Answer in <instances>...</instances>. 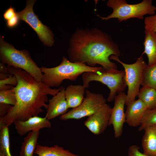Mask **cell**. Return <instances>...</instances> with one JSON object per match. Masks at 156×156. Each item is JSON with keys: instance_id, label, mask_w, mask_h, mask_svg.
<instances>
[{"instance_id": "6", "label": "cell", "mask_w": 156, "mask_h": 156, "mask_svg": "<svg viewBox=\"0 0 156 156\" xmlns=\"http://www.w3.org/2000/svg\"><path fill=\"white\" fill-rule=\"evenodd\" d=\"M83 85L86 88L89 86L90 82L95 81L106 85L110 92L107 101H114L117 94L123 92L127 86L125 79L124 70H107L103 68L97 73L86 72L82 75Z\"/></svg>"}, {"instance_id": "31", "label": "cell", "mask_w": 156, "mask_h": 156, "mask_svg": "<svg viewBox=\"0 0 156 156\" xmlns=\"http://www.w3.org/2000/svg\"><path fill=\"white\" fill-rule=\"evenodd\" d=\"M0 74H9L8 71L7 67L5 66L4 64L2 63H0Z\"/></svg>"}, {"instance_id": "15", "label": "cell", "mask_w": 156, "mask_h": 156, "mask_svg": "<svg viewBox=\"0 0 156 156\" xmlns=\"http://www.w3.org/2000/svg\"><path fill=\"white\" fill-rule=\"evenodd\" d=\"M86 88L83 85H70L65 90L66 99L69 108H75L82 103Z\"/></svg>"}, {"instance_id": "28", "label": "cell", "mask_w": 156, "mask_h": 156, "mask_svg": "<svg viewBox=\"0 0 156 156\" xmlns=\"http://www.w3.org/2000/svg\"><path fill=\"white\" fill-rule=\"evenodd\" d=\"M15 9L11 5L4 12L3 16L4 19L6 21H8L17 15Z\"/></svg>"}, {"instance_id": "29", "label": "cell", "mask_w": 156, "mask_h": 156, "mask_svg": "<svg viewBox=\"0 0 156 156\" xmlns=\"http://www.w3.org/2000/svg\"><path fill=\"white\" fill-rule=\"evenodd\" d=\"M20 20L17 13L15 16L11 19L6 21V24L7 27L10 28H14L18 25Z\"/></svg>"}, {"instance_id": "5", "label": "cell", "mask_w": 156, "mask_h": 156, "mask_svg": "<svg viewBox=\"0 0 156 156\" xmlns=\"http://www.w3.org/2000/svg\"><path fill=\"white\" fill-rule=\"evenodd\" d=\"M152 2V0H144L137 4H129L125 0H109L107 5L112 8V13L106 17L97 15L102 20L116 18L119 22L133 18L144 19L145 15H152L155 13L156 7Z\"/></svg>"}, {"instance_id": "19", "label": "cell", "mask_w": 156, "mask_h": 156, "mask_svg": "<svg viewBox=\"0 0 156 156\" xmlns=\"http://www.w3.org/2000/svg\"><path fill=\"white\" fill-rule=\"evenodd\" d=\"M34 153L36 156H79L58 145L48 146L37 144Z\"/></svg>"}, {"instance_id": "20", "label": "cell", "mask_w": 156, "mask_h": 156, "mask_svg": "<svg viewBox=\"0 0 156 156\" xmlns=\"http://www.w3.org/2000/svg\"><path fill=\"white\" fill-rule=\"evenodd\" d=\"M146 105L147 109L156 108V90L146 86H142L138 96Z\"/></svg>"}, {"instance_id": "3", "label": "cell", "mask_w": 156, "mask_h": 156, "mask_svg": "<svg viewBox=\"0 0 156 156\" xmlns=\"http://www.w3.org/2000/svg\"><path fill=\"white\" fill-rule=\"evenodd\" d=\"M102 68L101 66L92 67L85 64L72 62L63 56L60 64L55 67L48 68L42 66L40 68L42 73L41 81L50 88L58 87L65 79L75 81L85 72L97 73Z\"/></svg>"}, {"instance_id": "16", "label": "cell", "mask_w": 156, "mask_h": 156, "mask_svg": "<svg viewBox=\"0 0 156 156\" xmlns=\"http://www.w3.org/2000/svg\"><path fill=\"white\" fill-rule=\"evenodd\" d=\"M144 130L142 141L143 153L148 156H156V125L147 127Z\"/></svg>"}, {"instance_id": "25", "label": "cell", "mask_w": 156, "mask_h": 156, "mask_svg": "<svg viewBox=\"0 0 156 156\" xmlns=\"http://www.w3.org/2000/svg\"><path fill=\"white\" fill-rule=\"evenodd\" d=\"M17 81L14 75L10 74L9 77L6 79L0 80V90L10 89L16 86Z\"/></svg>"}, {"instance_id": "18", "label": "cell", "mask_w": 156, "mask_h": 156, "mask_svg": "<svg viewBox=\"0 0 156 156\" xmlns=\"http://www.w3.org/2000/svg\"><path fill=\"white\" fill-rule=\"evenodd\" d=\"M39 135V131H33L28 133L22 143L20 156H33Z\"/></svg>"}, {"instance_id": "23", "label": "cell", "mask_w": 156, "mask_h": 156, "mask_svg": "<svg viewBox=\"0 0 156 156\" xmlns=\"http://www.w3.org/2000/svg\"><path fill=\"white\" fill-rule=\"evenodd\" d=\"M156 125V108L147 109L142 118L138 131H141L149 126Z\"/></svg>"}, {"instance_id": "10", "label": "cell", "mask_w": 156, "mask_h": 156, "mask_svg": "<svg viewBox=\"0 0 156 156\" xmlns=\"http://www.w3.org/2000/svg\"><path fill=\"white\" fill-rule=\"evenodd\" d=\"M126 99L127 94L124 92L118 94L114 101V105L112 109L109 126H113L114 136L116 138L121 136L123 125L126 122L124 106Z\"/></svg>"}, {"instance_id": "2", "label": "cell", "mask_w": 156, "mask_h": 156, "mask_svg": "<svg viewBox=\"0 0 156 156\" xmlns=\"http://www.w3.org/2000/svg\"><path fill=\"white\" fill-rule=\"evenodd\" d=\"M67 53L69 60L95 67L99 64L107 70L117 69L111 62L112 55H121L118 45L109 34L96 28L77 29L70 37Z\"/></svg>"}, {"instance_id": "30", "label": "cell", "mask_w": 156, "mask_h": 156, "mask_svg": "<svg viewBox=\"0 0 156 156\" xmlns=\"http://www.w3.org/2000/svg\"><path fill=\"white\" fill-rule=\"evenodd\" d=\"M12 106L9 104L0 103V118L4 117L7 114Z\"/></svg>"}, {"instance_id": "27", "label": "cell", "mask_w": 156, "mask_h": 156, "mask_svg": "<svg viewBox=\"0 0 156 156\" xmlns=\"http://www.w3.org/2000/svg\"><path fill=\"white\" fill-rule=\"evenodd\" d=\"M127 156H148L140 151V147L136 145L130 146L128 149Z\"/></svg>"}, {"instance_id": "12", "label": "cell", "mask_w": 156, "mask_h": 156, "mask_svg": "<svg viewBox=\"0 0 156 156\" xmlns=\"http://www.w3.org/2000/svg\"><path fill=\"white\" fill-rule=\"evenodd\" d=\"M13 123L17 133L21 136L31 131L50 128L52 126L50 120L45 116L41 117L38 116H32L24 121H17Z\"/></svg>"}, {"instance_id": "1", "label": "cell", "mask_w": 156, "mask_h": 156, "mask_svg": "<svg viewBox=\"0 0 156 156\" xmlns=\"http://www.w3.org/2000/svg\"><path fill=\"white\" fill-rule=\"evenodd\" d=\"M7 67L9 73L14 75L17 79V84L14 87L16 102L5 116L0 118V127H8L16 121H24L38 116L44 112L43 107L47 108L48 95H55L62 87L52 89L37 81L22 69L9 65Z\"/></svg>"}, {"instance_id": "8", "label": "cell", "mask_w": 156, "mask_h": 156, "mask_svg": "<svg viewBox=\"0 0 156 156\" xmlns=\"http://www.w3.org/2000/svg\"><path fill=\"white\" fill-rule=\"evenodd\" d=\"M85 94L86 97L81 104L60 116L61 120L79 119L88 117L96 112L106 103L107 99L102 94L92 92L87 90Z\"/></svg>"}, {"instance_id": "21", "label": "cell", "mask_w": 156, "mask_h": 156, "mask_svg": "<svg viewBox=\"0 0 156 156\" xmlns=\"http://www.w3.org/2000/svg\"><path fill=\"white\" fill-rule=\"evenodd\" d=\"M141 85L156 90V64L151 66L147 64L145 67Z\"/></svg>"}, {"instance_id": "9", "label": "cell", "mask_w": 156, "mask_h": 156, "mask_svg": "<svg viewBox=\"0 0 156 156\" xmlns=\"http://www.w3.org/2000/svg\"><path fill=\"white\" fill-rule=\"evenodd\" d=\"M36 0H28L26 1L25 8L17 12L20 20L28 24L36 32L40 40L44 44L51 47L54 44V35L50 29L44 25L34 13L33 6Z\"/></svg>"}, {"instance_id": "14", "label": "cell", "mask_w": 156, "mask_h": 156, "mask_svg": "<svg viewBox=\"0 0 156 156\" xmlns=\"http://www.w3.org/2000/svg\"><path fill=\"white\" fill-rule=\"evenodd\" d=\"M127 106L126 122L131 127L140 126L143 115L147 109L146 105L141 100L138 99Z\"/></svg>"}, {"instance_id": "22", "label": "cell", "mask_w": 156, "mask_h": 156, "mask_svg": "<svg viewBox=\"0 0 156 156\" xmlns=\"http://www.w3.org/2000/svg\"><path fill=\"white\" fill-rule=\"evenodd\" d=\"M0 156H12L10 149L9 129L5 126L0 127Z\"/></svg>"}, {"instance_id": "24", "label": "cell", "mask_w": 156, "mask_h": 156, "mask_svg": "<svg viewBox=\"0 0 156 156\" xmlns=\"http://www.w3.org/2000/svg\"><path fill=\"white\" fill-rule=\"evenodd\" d=\"M16 102L14 87L12 88L0 90V103L14 105Z\"/></svg>"}, {"instance_id": "11", "label": "cell", "mask_w": 156, "mask_h": 156, "mask_svg": "<svg viewBox=\"0 0 156 156\" xmlns=\"http://www.w3.org/2000/svg\"><path fill=\"white\" fill-rule=\"evenodd\" d=\"M112 108L106 103L96 112L88 117L84 125L96 135L103 133L109 126Z\"/></svg>"}, {"instance_id": "13", "label": "cell", "mask_w": 156, "mask_h": 156, "mask_svg": "<svg viewBox=\"0 0 156 156\" xmlns=\"http://www.w3.org/2000/svg\"><path fill=\"white\" fill-rule=\"evenodd\" d=\"M65 90L62 86L56 94L49 100L45 116L48 120L54 119L67 113L69 107L66 99Z\"/></svg>"}, {"instance_id": "17", "label": "cell", "mask_w": 156, "mask_h": 156, "mask_svg": "<svg viewBox=\"0 0 156 156\" xmlns=\"http://www.w3.org/2000/svg\"><path fill=\"white\" fill-rule=\"evenodd\" d=\"M143 44L145 53L148 59V64L151 66L156 64V32L145 30Z\"/></svg>"}, {"instance_id": "4", "label": "cell", "mask_w": 156, "mask_h": 156, "mask_svg": "<svg viewBox=\"0 0 156 156\" xmlns=\"http://www.w3.org/2000/svg\"><path fill=\"white\" fill-rule=\"evenodd\" d=\"M0 58L1 63L22 69L33 76L37 81H41L42 73L40 68L31 58L28 51L19 50L0 37Z\"/></svg>"}, {"instance_id": "26", "label": "cell", "mask_w": 156, "mask_h": 156, "mask_svg": "<svg viewBox=\"0 0 156 156\" xmlns=\"http://www.w3.org/2000/svg\"><path fill=\"white\" fill-rule=\"evenodd\" d=\"M144 22L145 30L156 32V14L146 17Z\"/></svg>"}, {"instance_id": "7", "label": "cell", "mask_w": 156, "mask_h": 156, "mask_svg": "<svg viewBox=\"0 0 156 156\" xmlns=\"http://www.w3.org/2000/svg\"><path fill=\"white\" fill-rule=\"evenodd\" d=\"M109 59L119 62L124 68L125 79L128 88L125 103L127 106L134 101L138 96L142 83L143 71L147 64L142 56L132 64L125 63L120 60L119 57L114 55H111Z\"/></svg>"}]
</instances>
